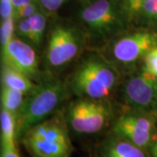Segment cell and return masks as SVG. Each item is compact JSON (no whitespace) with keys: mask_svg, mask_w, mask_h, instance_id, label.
Segmentation results:
<instances>
[{"mask_svg":"<svg viewBox=\"0 0 157 157\" xmlns=\"http://www.w3.org/2000/svg\"><path fill=\"white\" fill-rule=\"evenodd\" d=\"M139 16L144 17L148 22H157V0H146Z\"/></svg>","mask_w":157,"mask_h":157,"instance_id":"cell-17","label":"cell"},{"mask_svg":"<svg viewBox=\"0 0 157 157\" xmlns=\"http://www.w3.org/2000/svg\"><path fill=\"white\" fill-rule=\"evenodd\" d=\"M17 33L20 37L31 41L32 26H31V22L29 18H23L18 21V24L17 25Z\"/></svg>","mask_w":157,"mask_h":157,"instance_id":"cell-22","label":"cell"},{"mask_svg":"<svg viewBox=\"0 0 157 157\" xmlns=\"http://www.w3.org/2000/svg\"><path fill=\"white\" fill-rule=\"evenodd\" d=\"M155 47H157V34L136 32L116 40L112 46V55L119 63L131 65L144 59Z\"/></svg>","mask_w":157,"mask_h":157,"instance_id":"cell-9","label":"cell"},{"mask_svg":"<svg viewBox=\"0 0 157 157\" xmlns=\"http://www.w3.org/2000/svg\"><path fill=\"white\" fill-rule=\"evenodd\" d=\"M29 19L32 26L31 42L35 45H39L41 44L44 37V33L46 25V17L41 11H38L33 16L29 17Z\"/></svg>","mask_w":157,"mask_h":157,"instance_id":"cell-15","label":"cell"},{"mask_svg":"<svg viewBox=\"0 0 157 157\" xmlns=\"http://www.w3.org/2000/svg\"><path fill=\"white\" fill-rule=\"evenodd\" d=\"M114 135L128 140L142 149L152 146L156 140V128L149 113L131 110L121 114L112 128Z\"/></svg>","mask_w":157,"mask_h":157,"instance_id":"cell-6","label":"cell"},{"mask_svg":"<svg viewBox=\"0 0 157 157\" xmlns=\"http://www.w3.org/2000/svg\"><path fill=\"white\" fill-rule=\"evenodd\" d=\"M1 83L2 86L17 90L25 95L31 93L37 86L25 74L4 64H2L1 70Z\"/></svg>","mask_w":157,"mask_h":157,"instance_id":"cell-12","label":"cell"},{"mask_svg":"<svg viewBox=\"0 0 157 157\" xmlns=\"http://www.w3.org/2000/svg\"><path fill=\"white\" fill-rule=\"evenodd\" d=\"M83 38L77 29L59 25L51 31L46 50V61L51 67L60 68L78 56Z\"/></svg>","mask_w":157,"mask_h":157,"instance_id":"cell-7","label":"cell"},{"mask_svg":"<svg viewBox=\"0 0 157 157\" xmlns=\"http://www.w3.org/2000/svg\"><path fill=\"white\" fill-rule=\"evenodd\" d=\"M150 149H151L152 157H157V139L152 144V146L150 147Z\"/></svg>","mask_w":157,"mask_h":157,"instance_id":"cell-26","label":"cell"},{"mask_svg":"<svg viewBox=\"0 0 157 157\" xmlns=\"http://www.w3.org/2000/svg\"><path fill=\"white\" fill-rule=\"evenodd\" d=\"M24 94L23 93L17 90L10 88L6 86H2L1 87V107L8 110L17 115L19 109L24 103Z\"/></svg>","mask_w":157,"mask_h":157,"instance_id":"cell-14","label":"cell"},{"mask_svg":"<svg viewBox=\"0 0 157 157\" xmlns=\"http://www.w3.org/2000/svg\"><path fill=\"white\" fill-rule=\"evenodd\" d=\"M14 9L12 0H0V15L2 19H6L13 16Z\"/></svg>","mask_w":157,"mask_h":157,"instance_id":"cell-23","label":"cell"},{"mask_svg":"<svg viewBox=\"0 0 157 157\" xmlns=\"http://www.w3.org/2000/svg\"><path fill=\"white\" fill-rule=\"evenodd\" d=\"M32 2H33V0H12L13 9H14L13 17L16 16L17 13H19L25 6H28Z\"/></svg>","mask_w":157,"mask_h":157,"instance_id":"cell-25","label":"cell"},{"mask_svg":"<svg viewBox=\"0 0 157 157\" xmlns=\"http://www.w3.org/2000/svg\"><path fill=\"white\" fill-rule=\"evenodd\" d=\"M142 70L157 78V47L150 51L144 58Z\"/></svg>","mask_w":157,"mask_h":157,"instance_id":"cell-18","label":"cell"},{"mask_svg":"<svg viewBox=\"0 0 157 157\" xmlns=\"http://www.w3.org/2000/svg\"><path fill=\"white\" fill-rule=\"evenodd\" d=\"M122 95L131 110L148 113L157 100V78L142 70L127 79Z\"/></svg>","mask_w":157,"mask_h":157,"instance_id":"cell-8","label":"cell"},{"mask_svg":"<svg viewBox=\"0 0 157 157\" xmlns=\"http://www.w3.org/2000/svg\"><path fill=\"white\" fill-rule=\"evenodd\" d=\"M68 0H39L41 8L48 13L56 12Z\"/></svg>","mask_w":157,"mask_h":157,"instance_id":"cell-21","label":"cell"},{"mask_svg":"<svg viewBox=\"0 0 157 157\" xmlns=\"http://www.w3.org/2000/svg\"><path fill=\"white\" fill-rule=\"evenodd\" d=\"M118 81L117 70L105 59L93 55L74 70L69 87L79 98L103 100L110 95Z\"/></svg>","mask_w":157,"mask_h":157,"instance_id":"cell-2","label":"cell"},{"mask_svg":"<svg viewBox=\"0 0 157 157\" xmlns=\"http://www.w3.org/2000/svg\"><path fill=\"white\" fill-rule=\"evenodd\" d=\"M14 17H8L6 19H2L1 28H0V43L1 50L4 49L11 40L13 39L14 33Z\"/></svg>","mask_w":157,"mask_h":157,"instance_id":"cell-16","label":"cell"},{"mask_svg":"<svg viewBox=\"0 0 157 157\" xmlns=\"http://www.w3.org/2000/svg\"><path fill=\"white\" fill-rule=\"evenodd\" d=\"M22 142L33 157H70L74 150L67 125L59 117L34 126L23 136Z\"/></svg>","mask_w":157,"mask_h":157,"instance_id":"cell-3","label":"cell"},{"mask_svg":"<svg viewBox=\"0 0 157 157\" xmlns=\"http://www.w3.org/2000/svg\"><path fill=\"white\" fill-rule=\"evenodd\" d=\"M39 6H40L39 1L33 0L32 3H30L28 6H25L19 13H17L16 16H14V19L16 21H19L20 19H23V18H29L32 16H33L35 13L39 11Z\"/></svg>","mask_w":157,"mask_h":157,"instance_id":"cell-20","label":"cell"},{"mask_svg":"<svg viewBox=\"0 0 157 157\" xmlns=\"http://www.w3.org/2000/svg\"><path fill=\"white\" fill-rule=\"evenodd\" d=\"M111 108L102 100L79 98L69 105L67 119L73 131L78 134H95L107 125Z\"/></svg>","mask_w":157,"mask_h":157,"instance_id":"cell-5","label":"cell"},{"mask_svg":"<svg viewBox=\"0 0 157 157\" xmlns=\"http://www.w3.org/2000/svg\"><path fill=\"white\" fill-rule=\"evenodd\" d=\"M80 18L91 33L107 38L121 32L128 16L122 3L118 0H95L82 8Z\"/></svg>","mask_w":157,"mask_h":157,"instance_id":"cell-4","label":"cell"},{"mask_svg":"<svg viewBox=\"0 0 157 157\" xmlns=\"http://www.w3.org/2000/svg\"><path fill=\"white\" fill-rule=\"evenodd\" d=\"M1 157H20L15 145H1Z\"/></svg>","mask_w":157,"mask_h":157,"instance_id":"cell-24","label":"cell"},{"mask_svg":"<svg viewBox=\"0 0 157 157\" xmlns=\"http://www.w3.org/2000/svg\"><path fill=\"white\" fill-rule=\"evenodd\" d=\"M68 95V86L59 78H52L26 94L22 107L16 115V139L45 121Z\"/></svg>","mask_w":157,"mask_h":157,"instance_id":"cell-1","label":"cell"},{"mask_svg":"<svg viewBox=\"0 0 157 157\" xmlns=\"http://www.w3.org/2000/svg\"><path fill=\"white\" fill-rule=\"evenodd\" d=\"M101 153L103 157H147L142 148L117 135L103 143Z\"/></svg>","mask_w":157,"mask_h":157,"instance_id":"cell-11","label":"cell"},{"mask_svg":"<svg viewBox=\"0 0 157 157\" xmlns=\"http://www.w3.org/2000/svg\"><path fill=\"white\" fill-rule=\"evenodd\" d=\"M146 0H123V5L129 18L139 16L141 7Z\"/></svg>","mask_w":157,"mask_h":157,"instance_id":"cell-19","label":"cell"},{"mask_svg":"<svg viewBox=\"0 0 157 157\" xmlns=\"http://www.w3.org/2000/svg\"><path fill=\"white\" fill-rule=\"evenodd\" d=\"M153 111H154V112L155 113L157 114V100H156V101H155V107H154Z\"/></svg>","mask_w":157,"mask_h":157,"instance_id":"cell-27","label":"cell"},{"mask_svg":"<svg viewBox=\"0 0 157 157\" xmlns=\"http://www.w3.org/2000/svg\"><path fill=\"white\" fill-rule=\"evenodd\" d=\"M2 52V62L30 78L39 74V60L33 48L18 39H13Z\"/></svg>","mask_w":157,"mask_h":157,"instance_id":"cell-10","label":"cell"},{"mask_svg":"<svg viewBox=\"0 0 157 157\" xmlns=\"http://www.w3.org/2000/svg\"><path fill=\"white\" fill-rule=\"evenodd\" d=\"M1 145H15L16 139V116L1 107Z\"/></svg>","mask_w":157,"mask_h":157,"instance_id":"cell-13","label":"cell"}]
</instances>
